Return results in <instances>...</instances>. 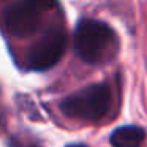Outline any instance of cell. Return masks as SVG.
Wrapping results in <instances>:
<instances>
[{"label":"cell","mask_w":147,"mask_h":147,"mask_svg":"<svg viewBox=\"0 0 147 147\" xmlns=\"http://www.w3.org/2000/svg\"><path fill=\"white\" fill-rule=\"evenodd\" d=\"M74 52L89 65L108 63L119 51V36L109 24L84 18L74 29Z\"/></svg>","instance_id":"1"},{"label":"cell","mask_w":147,"mask_h":147,"mask_svg":"<svg viewBox=\"0 0 147 147\" xmlns=\"http://www.w3.org/2000/svg\"><path fill=\"white\" fill-rule=\"evenodd\" d=\"M112 95L108 84H92L68 95L60 101L65 115L84 122H98L109 112Z\"/></svg>","instance_id":"2"},{"label":"cell","mask_w":147,"mask_h":147,"mask_svg":"<svg viewBox=\"0 0 147 147\" xmlns=\"http://www.w3.org/2000/svg\"><path fill=\"white\" fill-rule=\"evenodd\" d=\"M55 0H19L3 13V27L11 36L26 38L36 32L43 14L54 7Z\"/></svg>","instance_id":"3"},{"label":"cell","mask_w":147,"mask_h":147,"mask_svg":"<svg viewBox=\"0 0 147 147\" xmlns=\"http://www.w3.org/2000/svg\"><path fill=\"white\" fill-rule=\"evenodd\" d=\"M67 49V33L62 27H52L30 48L27 65L30 70L46 71L60 62Z\"/></svg>","instance_id":"4"},{"label":"cell","mask_w":147,"mask_h":147,"mask_svg":"<svg viewBox=\"0 0 147 147\" xmlns=\"http://www.w3.org/2000/svg\"><path fill=\"white\" fill-rule=\"evenodd\" d=\"M144 139H146V131L138 125L119 127L109 136L112 147H142Z\"/></svg>","instance_id":"5"},{"label":"cell","mask_w":147,"mask_h":147,"mask_svg":"<svg viewBox=\"0 0 147 147\" xmlns=\"http://www.w3.org/2000/svg\"><path fill=\"white\" fill-rule=\"evenodd\" d=\"M67 147H87L84 144H71V146H67Z\"/></svg>","instance_id":"6"}]
</instances>
